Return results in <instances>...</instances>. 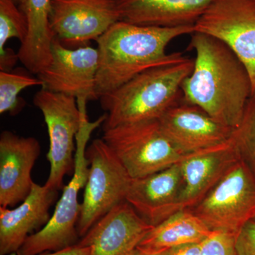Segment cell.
Returning <instances> with one entry per match:
<instances>
[{
	"label": "cell",
	"mask_w": 255,
	"mask_h": 255,
	"mask_svg": "<svg viewBox=\"0 0 255 255\" xmlns=\"http://www.w3.org/2000/svg\"><path fill=\"white\" fill-rule=\"evenodd\" d=\"M239 159L231 137L221 145L189 154L180 163L183 209H191L202 200Z\"/></svg>",
	"instance_id": "cell-17"
},
{
	"label": "cell",
	"mask_w": 255,
	"mask_h": 255,
	"mask_svg": "<svg viewBox=\"0 0 255 255\" xmlns=\"http://www.w3.org/2000/svg\"><path fill=\"white\" fill-rule=\"evenodd\" d=\"M194 65V60L187 58L154 67L101 97V106L107 112L103 129L159 119L182 100L183 82L192 72Z\"/></svg>",
	"instance_id": "cell-3"
},
{
	"label": "cell",
	"mask_w": 255,
	"mask_h": 255,
	"mask_svg": "<svg viewBox=\"0 0 255 255\" xmlns=\"http://www.w3.org/2000/svg\"><path fill=\"white\" fill-rule=\"evenodd\" d=\"M119 21L117 0H51L50 27L55 38L71 49L97 41Z\"/></svg>",
	"instance_id": "cell-10"
},
{
	"label": "cell",
	"mask_w": 255,
	"mask_h": 255,
	"mask_svg": "<svg viewBox=\"0 0 255 255\" xmlns=\"http://www.w3.org/2000/svg\"><path fill=\"white\" fill-rule=\"evenodd\" d=\"M58 191L33 182L27 197L14 209L0 206V255L17 253L35 230L48 223Z\"/></svg>",
	"instance_id": "cell-16"
},
{
	"label": "cell",
	"mask_w": 255,
	"mask_h": 255,
	"mask_svg": "<svg viewBox=\"0 0 255 255\" xmlns=\"http://www.w3.org/2000/svg\"><path fill=\"white\" fill-rule=\"evenodd\" d=\"M104 115L95 122H90L85 117L81 128L76 136L77 149L75 155V169L73 177L55 206L49 221L37 233L26 238L18 250L17 255H38L47 251H58L78 243L77 226L81 204H79L80 189L86 185L89 173V161L86 157L87 144L92 131L104 124Z\"/></svg>",
	"instance_id": "cell-4"
},
{
	"label": "cell",
	"mask_w": 255,
	"mask_h": 255,
	"mask_svg": "<svg viewBox=\"0 0 255 255\" xmlns=\"http://www.w3.org/2000/svg\"><path fill=\"white\" fill-rule=\"evenodd\" d=\"M127 201L105 215L78 242L90 255H130L153 228Z\"/></svg>",
	"instance_id": "cell-14"
},
{
	"label": "cell",
	"mask_w": 255,
	"mask_h": 255,
	"mask_svg": "<svg viewBox=\"0 0 255 255\" xmlns=\"http://www.w3.org/2000/svg\"><path fill=\"white\" fill-rule=\"evenodd\" d=\"M180 163L157 173L132 179L126 201L152 226L184 209V179Z\"/></svg>",
	"instance_id": "cell-13"
},
{
	"label": "cell",
	"mask_w": 255,
	"mask_h": 255,
	"mask_svg": "<svg viewBox=\"0 0 255 255\" xmlns=\"http://www.w3.org/2000/svg\"><path fill=\"white\" fill-rule=\"evenodd\" d=\"M90 247L80 246L77 243L76 245L68 247V248L60 250V251L38 255H90Z\"/></svg>",
	"instance_id": "cell-27"
},
{
	"label": "cell",
	"mask_w": 255,
	"mask_h": 255,
	"mask_svg": "<svg viewBox=\"0 0 255 255\" xmlns=\"http://www.w3.org/2000/svg\"><path fill=\"white\" fill-rule=\"evenodd\" d=\"M14 1H16V4H18V3H19L20 0H14Z\"/></svg>",
	"instance_id": "cell-29"
},
{
	"label": "cell",
	"mask_w": 255,
	"mask_h": 255,
	"mask_svg": "<svg viewBox=\"0 0 255 255\" xmlns=\"http://www.w3.org/2000/svg\"></svg>",
	"instance_id": "cell-30"
},
{
	"label": "cell",
	"mask_w": 255,
	"mask_h": 255,
	"mask_svg": "<svg viewBox=\"0 0 255 255\" xmlns=\"http://www.w3.org/2000/svg\"><path fill=\"white\" fill-rule=\"evenodd\" d=\"M51 0H20L18 6L26 16L28 33L20 45L18 60L30 73L38 75L51 61L55 36L50 27Z\"/></svg>",
	"instance_id": "cell-19"
},
{
	"label": "cell",
	"mask_w": 255,
	"mask_h": 255,
	"mask_svg": "<svg viewBox=\"0 0 255 255\" xmlns=\"http://www.w3.org/2000/svg\"><path fill=\"white\" fill-rule=\"evenodd\" d=\"M41 86L39 78L21 73L0 71V114H15L20 110L18 96L28 87Z\"/></svg>",
	"instance_id": "cell-22"
},
{
	"label": "cell",
	"mask_w": 255,
	"mask_h": 255,
	"mask_svg": "<svg viewBox=\"0 0 255 255\" xmlns=\"http://www.w3.org/2000/svg\"><path fill=\"white\" fill-rule=\"evenodd\" d=\"M90 164L77 230L83 237L99 220L126 201L132 179L103 139L86 149Z\"/></svg>",
	"instance_id": "cell-7"
},
{
	"label": "cell",
	"mask_w": 255,
	"mask_h": 255,
	"mask_svg": "<svg viewBox=\"0 0 255 255\" xmlns=\"http://www.w3.org/2000/svg\"><path fill=\"white\" fill-rule=\"evenodd\" d=\"M201 255H238L234 236L213 232L203 242Z\"/></svg>",
	"instance_id": "cell-24"
},
{
	"label": "cell",
	"mask_w": 255,
	"mask_h": 255,
	"mask_svg": "<svg viewBox=\"0 0 255 255\" xmlns=\"http://www.w3.org/2000/svg\"><path fill=\"white\" fill-rule=\"evenodd\" d=\"M28 33L26 16L14 0H0V70L11 71L18 60L17 53L5 48L6 42L16 38L22 43Z\"/></svg>",
	"instance_id": "cell-21"
},
{
	"label": "cell",
	"mask_w": 255,
	"mask_h": 255,
	"mask_svg": "<svg viewBox=\"0 0 255 255\" xmlns=\"http://www.w3.org/2000/svg\"><path fill=\"white\" fill-rule=\"evenodd\" d=\"M190 209L213 232L237 236L255 219V173L238 159L207 195Z\"/></svg>",
	"instance_id": "cell-6"
},
{
	"label": "cell",
	"mask_w": 255,
	"mask_h": 255,
	"mask_svg": "<svg viewBox=\"0 0 255 255\" xmlns=\"http://www.w3.org/2000/svg\"><path fill=\"white\" fill-rule=\"evenodd\" d=\"M102 139L132 179L157 173L184 160L188 155L164 135L158 119L104 129Z\"/></svg>",
	"instance_id": "cell-5"
},
{
	"label": "cell",
	"mask_w": 255,
	"mask_h": 255,
	"mask_svg": "<svg viewBox=\"0 0 255 255\" xmlns=\"http://www.w3.org/2000/svg\"><path fill=\"white\" fill-rule=\"evenodd\" d=\"M194 31V26H191L164 28L124 21L114 23L97 40L98 99L146 70L187 59L181 53H167L166 49L177 37Z\"/></svg>",
	"instance_id": "cell-2"
},
{
	"label": "cell",
	"mask_w": 255,
	"mask_h": 255,
	"mask_svg": "<svg viewBox=\"0 0 255 255\" xmlns=\"http://www.w3.org/2000/svg\"><path fill=\"white\" fill-rule=\"evenodd\" d=\"M202 243H189L174 247L163 252L164 255H201Z\"/></svg>",
	"instance_id": "cell-26"
},
{
	"label": "cell",
	"mask_w": 255,
	"mask_h": 255,
	"mask_svg": "<svg viewBox=\"0 0 255 255\" xmlns=\"http://www.w3.org/2000/svg\"><path fill=\"white\" fill-rule=\"evenodd\" d=\"M48 128L49 176L45 185L54 190L63 189V178L75 169V140L87 117L86 106H79L77 99L42 89L33 98Z\"/></svg>",
	"instance_id": "cell-8"
},
{
	"label": "cell",
	"mask_w": 255,
	"mask_h": 255,
	"mask_svg": "<svg viewBox=\"0 0 255 255\" xmlns=\"http://www.w3.org/2000/svg\"><path fill=\"white\" fill-rule=\"evenodd\" d=\"M212 233L190 209H184L154 226L137 248L146 253H163L174 247L203 243Z\"/></svg>",
	"instance_id": "cell-20"
},
{
	"label": "cell",
	"mask_w": 255,
	"mask_h": 255,
	"mask_svg": "<svg viewBox=\"0 0 255 255\" xmlns=\"http://www.w3.org/2000/svg\"><path fill=\"white\" fill-rule=\"evenodd\" d=\"M121 21L157 27L194 26L215 0H117Z\"/></svg>",
	"instance_id": "cell-18"
},
{
	"label": "cell",
	"mask_w": 255,
	"mask_h": 255,
	"mask_svg": "<svg viewBox=\"0 0 255 255\" xmlns=\"http://www.w3.org/2000/svg\"><path fill=\"white\" fill-rule=\"evenodd\" d=\"M97 70V48L85 46L71 49L55 38L51 61L38 78L41 80L42 89L75 97L79 105H87V101L98 100Z\"/></svg>",
	"instance_id": "cell-11"
},
{
	"label": "cell",
	"mask_w": 255,
	"mask_h": 255,
	"mask_svg": "<svg viewBox=\"0 0 255 255\" xmlns=\"http://www.w3.org/2000/svg\"><path fill=\"white\" fill-rule=\"evenodd\" d=\"M200 32L221 40L249 73L255 95V0H215L194 25Z\"/></svg>",
	"instance_id": "cell-9"
},
{
	"label": "cell",
	"mask_w": 255,
	"mask_h": 255,
	"mask_svg": "<svg viewBox=\"0 0 255 255\" xmlns=\"http://www.w3.org/2000/svg\"><path fill=\"white\" fill-rule=\"evenodd\" d=\"M189 49L195 52L196 58L182 85V101L234 130L253 97L246 66L223 41L200 32L191 34Z\"/></svg>",
	"instance_id": "cell-1"
},
{
	"label": "cell",
	"mask_w": 255,
	"mask_h": 255,
	"mask_svg": "<svg viewBox=\"0 0 255 255\" xmlns=\"http://www.w3.org/2000/svg\"><path fill=\"white\" fill-rule=\"evenodd\" d=\"M238 255H255V220L246 223L235 238Z\"/></svg>",
	"instance_id": "cell-25"
},
{
	"label": "cell",
	"mask_w": 255,
	"mask_h": 255,
	"mask_svg": "<svg viewBox=\"0 0 255 255\" xmlns=\"http://www.w3.org/2000/svg\"><path fill=\"white\" fill-rule=\"evenodd\" d=\"M130 255H164L163 253H146V252H144L142 251H140V250L136 249Z\"/></svg>",
	"instance_id": "cell-28"
},
{
	"label": "cell",
	"mask_w": 255,
	"mask_h": 255,
	"mask_svg": "<svg viewBox=\"0 0 255 255\" xmlns=\"http://www.w3.org/2000/svg\"><path fill=\"white\" fill-rule=\"evenodd\" d=\"M231 139L239 157L255 173V95L250 99Z\"/></svg>",
	"instance_id": "cell-23"
},
{
	"label": "cell",
	"mask_w": 255,
	"mask_h": 255,
	"mask_svg": "<svg viewBox=\"0 0 255 255\" xmlns=\"http://www.w3.org/2000/svg\"><path fill=\"white\" fill-rule=\"evenodd\" d=\"M41 152L33 137H22L4 130L0 135V206L22 202L31 190V172Z\"/></svg>",
	"instance_id": "cell-15"
},
{
	"label": "cell",
	"mask_w": 255,
	"mask_h": 255,
	"mask_svg": "<svg viewBox=\"0 0 255 255\" xmlns=\"http://www.w3.org/2000/svg\"><path fill=\"white\" fill-rule=\"evenodd\" d=\"M158 120L164 135L185 155L221 145L231 139L233 132L200 107L182 99Z\"/></svg>",
	"instance_id": "cell-12"
}]
</instances>
